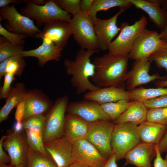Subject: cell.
<instances>
[{"instance_id":"cell-8","label":"cell","mask_w":167,"mask_h":167,"mask_svg":"<svg viewBox=\"0 0 167 167\" xmlns=\"http://www.w3.org/2000/svg\"><path fill=\"white\" fill-rule=\"evenodd\" d=\"M0 19H6L4 28L8 31L18 34H25L28 36L39 38L41 32L30 18L19 13L15 5L8 6L0 9Z\"/></svg>"},{"instance_id":"cell-4","label":"cell","mask_w":167,"mask_h":167,"mask_svg":"<svg viewBox=\"0 0 167 167\" xmlns=\"http://www.w3.org/2000/svg\"><path fill=\"white\" fill-rule=\"evenodd\" d=\"M147 18L143 15L131 25L126 22L121 24L118 36L109 45V52L115 55L128 56L136 39L146 29Z\"/></svg>"},{"instance_id":"cell-23","label":"cell","mask_w":167,"mask_h":167,"mask_svg":"<svg viewBox=\"0 0 167 167\" xmlns=\"http://www.w3.org/2000/svg\"><path fill=\"white\" fill-rule=\"evenodd\" d=\"M129 91L113 87L101 88L84 95V98L94 101L100 104L115 102L122 100H130Z\"/></svg>"},{"instance_id":"cell-27","label":"cell","mask_w":167,"mask_h":167,"mask_svg":"<svg viewBox=\"0 0 167 167\" xmlns=\"http://www.w3.org/2000/svg\"><path fill=\"white\" fill-rule=\"evenodd\" d=\"M23 57L17 55L9 58L0 63V79L6 74L20 76L26 66Z\"/></svg>"},{"instance_id":"cell-49","label":"cell","mask_w":167,"mask_h":167,"mask_svg":"<svg viewBox=\"0 0 167 167\" xmlns=\"http://www.w3.org/2000/svg\"><path fill=\"white\" fill-rule=\"evenodd\" d=\"M24 130L22 122H16L14 126V131L15 132H21Z\"/></svg>"},{"instance_id":"cell-19","label":"cell","mask_w":167,"mask_h":167,"mask_svg":"<svg viewBox=\"0 0 167 167\" xmlns=\"http://www.w3.org/2000/svg\"><path fill=\"white\" fill-rule=\"evenodd\" d=\"M153 144L140 142L126 155L124 165H132L136 167H151V161L155 157Z\"/></svg>"},{"instance_id":"cell-36","label":"cell","mask_w":167,"mask_h":167,"mask_svg":"<svg viewBox=\"0 0 167 167\" xmlns=\"http://www.w3.org/2000/svg\"><path fill=\"white\" fill-rule=\"evenodd\" d=\"M55 3L61 8L68 13L71 14L73 17L80 12V0H54Z\"/></svg>"},{"instance_id":"cell-30","label":"cell","mask_w":167,"mask_h":167,"mask_svg":"<svg viewBox=\"0 0 167 167\" xmlns=\"http://www.w3.org/2000/svg\"><path fill=\"white\" fill-rule=\"evenodd\" d=\"M25 163L27 167H57L50 156H45L29 147Z\"/></svg>"},{"instance_id":"cell-38","label":"cell","mask_w":167,"mask_h":167,"mask_svg":"<svg viewBox=\"0 0 167 167\" xmlns=\"http://www.w3.org/2000/svg\"><path fill=\"white\" fill-rule=\"evenodd\" d=\"M0 34L11 43L23 45L25 43V39L28 36L25 34H18L11 32L6 29L0 23Z\"/></svg>"},{"instance_id":"cell-16","label":"cell","mask_w":167,"mask_h":167,"mask_svg":"<svg viewBox=\"0 0 167 167\" xmlns=\"http://www.w3.org/2000/svg\"><path fill=\"white\" fill-rule=\"evenodd\" d=\"M2 145L10 157V165L16 166L25 163L28 146L24 130L7 135Z\"/></svg>"},{"instance_id":"cell-40","label":"cell","mask_w":167,"mask_h":167,"mask_svg":"<svg viewBox=\"0 0 167 167\" xmlns=\"http://www.w3.org/2000/svg\"><path fill=\"white\" fill-rule=\"evenodd\" d=\"M3 85L0 88V99H6L12 88L11 84L14 80L15 78L14 75L6 74L4 76Z\"/></svg>"},{"instance_id":"cell-53","label":"cell","mask_w":167,"mask_h":167,"mask_svg":"<svg viewBox=\"0 0 167 167\" xmlns=\"http://www.w3.org/2000/svg\"><path fill=\"white\" fill-rule=\"evenodd\" d=\"M15 166L11 165L10 164L7 165L2 163H0V167H15Z\"/></svg>"},{"instance_id":"cell-29","label":"cell","mask_w":167,"mask_h":167,"mask_svg":"<svg viewBox=\"0 0 167 167\" xmlns=\"http://www.w3.org/2000/svg\"><path fill=\"white\" fill-rule=\"evenodd\" d=\"M167 95V88H145L140 87L129 91L130 101H144L147 100Z\"/></svg>"},{"instance_id":"cell-37","label":"cell","mask_w":167,"mask_h":167,"mask_svg":"<svg viewBox=\"0 0 167 167\" xmlns=\"http://www.w3.org/2000/svg\"><path fill=\"white\" fill-rule=\"evenodd\" d=\"M148 59L151 62H154L158 67L165 69L167 78V49L162 48L159 49L151 54Z\"/></svg>"},{"instance_id":"cell-9","label":"cell","mask_w":167,"mask_h":167,"mask_svg":"<svg viewBox=\"0 0 167 167\" xmlns=\"http://www.w3.org/2000/svg\"><path fill=\"white\" fill-rule=\"evenodd\" d=\"M114 126L113 122L106 120L89 123L88 131L85 139L107 160L113 153L111 139Z\"/></svg>"},{"instance_id":"cell-1","label":"cell","mask_w":167,"mask_h":167,"mask_svg":"<svg viewBox=\"0 0 167 167\" xmlns=\"http://www.w3.org/2000/svg\"><path fill=\"white\" fill-rule=\"evenodd\" d=\"M129 59L128 56L109 52L95 58L92 63L95 71L92 78L94 84L100 88L113 87L125 89Z\"/></svg>"},{"instance_id":"cell-10","label":"cell","mask_w":167,"mask_h":167,"mask_svg":"<svg viewBox=\"0 0 167 167\" xmlns=\"http://www.w3.org/2000/svg\"><path fill=\"white\" fill-rule=\"evenodd\" d=\"M165 42L157 32L146 29L135 40L128 57L135 61L148 58Z\"/></svg>"},{"instance_id":"cell-34","label":"cell","mask_w":167,"mask_h":167,"mask_svg":"<svg viewBox=\"0 0 167 167\" xmlns=\"http://www.w3.org/2000/svg\"><path fill=\"white\" fill-rule=\"evenodd\" d=\"M24 131L28 147L45 156H50L45 148L42 137L31 131Z\"/></svg>"},{"instance_id":"cell-39","label":"cell","mask_w":167,"mask_h":167,"mask_svg":"<svg viewBox=\"0 0 167 167\" xmlns=\"http://www.w3.org/2000/svg\"><path fill=\"white\" fill-rule=\"evenodd\" d=\"M149 109L167 107V95L149 99L143 101Z\"/></svg>"},{"instance_id":"cell-45","label":"cell","mask_w":167,"mask_h":167,"mask_svg":"<svg viewBox=\"0 0 167 167\" xmlns=\"http://www.w3.org/2000/svg\"><path fill=\"white\" fill-rule=\"evenodd\" d=\"M94 0H81L80 3V12L89 13L92 5Z\"/></svg>"},{"instance_id":"cell-5","label":"cell","mask_w":167,"mask_h":167,"mask_svg":"<svg viewBox=\"0 0 167 167\" xmlns=\"http://www.w3.org/2000/svg\"><path fill=\"white\" fill-rule=\"evenodd\" d=\"M137 126L130 122L115 124L111 145L117 161L124 158L126 154L141 142Z\"/></svg>"},{"instance_id":"cell-47","label":"cell","mask_w":167,"mask_h":167,"mask_svg":"<svg viewBox=\"0 0 167 167\" xmlns=\"http://www.w3.org/2000/svg\"><path fill=\"white\" fill-rule=\"evenodd\" d=\"M115 156L113 153L102 167H118Z\"/></svg>"},{"instance_id":"cell-7","label":"cell","mask_w":167,"mask_h":167,"mask_svg":"<svg viewBox=\"0 0 167 167\" xmlns=\"http://www.w3.org/2000/svg\"><path fill=\"white\" fill-rule=\"evenodd\" d=\"M69 22L74 39L81 49H99L93 24L89 13L80 12Z\"/></svg>"},{"instance_id":"cell-35","label":"cell","mask_w":167,"mask_h":167,"mask_svg":"<svg viewBox=\"0 0 167 167\" xmlns=\"http://www.w3.org/2000/svg\"><path fill=\"white\" fill-rule=\"evenodd\" d=\"M147 120L167 125V107L148 109Z\"/></svg>"},{"instance_id":"cell-20","label":"cell","mask_w":167,"mask_h":167,"mask_svg":"<svg viewBox=\"0 0 167 167\" xmlns=\"http://www.w3.org/2000/svg\"><path fill=\"white\" fill-rule=\"evenodd\" d=\"M148 15L150 20L161 30L167 26V11L161 7V0H128Z\"/></svg>"},{"instance_id":"cell-41","label":"cell","mask_w":167,"mask_h":167,"mask_svg":"<svg viewBox=\"0 0 167 167\" xmlns=\"http://www.w3.org/2000/svg\"><path fill=\"white\" fill-rule=\"evenodd\" d=\"M156 155L153 162L154 167H167V153L165 159L161 156L157 144L155 145Z\"/></svg>"},{"instance_id":"cell-28","label":"cell","mask_w":167,"mask_h":167,"mask_svg":"<svg viewBox=\"0 0 167 167\" xmlns=\"http://www.w3.org/2000/svg\"><path fill=\"white\" fill-rule=\"evenodd\" d=\"M132 6L128 0H94L89 15L92 19L96 17L97 12L101 11H106L115 7L126 10Z\"/></svg>"},{"instance_id":"cell-42","label":"cell","mask_w":167,"mask_h":167,"mask_svg":"<svg viewBox=\"0 0 167 167\" xmlns=\"http://www.w3.org/2000/svg\"><path fill=\"white\" fill-rule=\"evenodd\" d=\"M16 107L15 119L16 122H22L24 120L25 111V103L23 98Z\"/></svg>"},{"instance_id":"cell-11","label":"cell","mask_w":167,"mask_h":167,"mask_svg":"<svg viewBox=\"0 0 167 167\" xmlns=\"http://www.w3.org/2000/svg\"><path fill=\"white\" fill-rule=\"evenodd\" d=\"M71 160L72 163H79L91 167H102L108 160L92 143L84 139L73 143Z\"/></svg>"},{"instance_id":"cell-25","label":"cell","mask_w":167,"mask_h":167,"mask_svg":"<svg viewBox=\"0 0 167 167\" xmlns=\"http://www.w3.org/2000/svg\"><path fill=\"white\" fill-rule=\"evenodd\" d=\"M148 109L143 102L133 101L125 111L113 122L114 124L130 122L138 126L147 120Z\"/></svg>"},{"instance_id":"cell-31","label":"cell","mask_w":167,"mask_h":167,"mask_svg":"<svg viewBox=\"0 0 167 167\" xmlns=\"http://www.w3.org/2000/svg\"><path fill=\"white\" fill-rule=\"evenodd\" d=\"M132 102V101L130 100H122L100 104L111 121L113 122L125 111Z\"/></svg>"},{"instance_id":"cell-14","label":"cell","mask_w":167,"mask_h":167,"mask_svg":"<svg viewBox=\"0 0 167 167\" xmlns=\"http://www.w3.org/2000/svg\"><path fill=\"white\" fill-rule=\"evenodd\" d=\"M66 112L79 116L88 123L101 120L111 121L100 104L90 100L84 99L69 103Z\"/></svg>"},{"instance_id":"cell-13","label":"cell","mask_w":167,"mask_h":167,"mask_svg":"<svg viewBox=\"0 0 167 167\" xmlns=\"http://www.w3.org/2000/svg\"><path fill=\"white\" fill-rule=\"evenodd\" d=\"M151 62L148 58L135 61L130 70L128 71L126 88L130 91L139 86L158 80L167 79L158 73L149 74Z\"/></svg>"},{"instance_id":"cell-33","label":"cell","mask_w":167,"mask_h":167,"mask_svg":"<svg viewBox=\"0 0 167 167\" xmlns=\"http://www.w3.org/2000/svg\"><path fill=\"white\" fill-rule=\"evenodd\" d=\"M45 120L44 114L31 116L22 121L24 129L36 133L43 138Z\"/></svg>"},{"instance_id":"cell-12","label":"cell","mask_w":167,"mask_h":167,"mask_svg":"<svg viewBox=\"0 0 167 167\" xmlns=\"http://www.w3.org/2000/svg\"><path fill=\"white\" fill-rule=\"evenodd\" d=\"M125 10L121 9L111 18L101 19L96 16L91 19L92 21L96 36L98 49L104 51L108 49L113 39L120 31L117 25L119 15Z\"/></svg>"},{"instance_id":"cell-21","label":"cell","mask_w":167,"mask_h":167,"mask_svg":"<svg viewBox=\"0 0 167 167\" xmlns=\"http://www.w3.org/2000/svg\"><path fill=\"white\" fill-rule=\"evenodd\" d=\"M89 130V123L79 116L67 113L66 115L64 136L71 143L85 139Z\"/></svg>"},{"instance_id":"cell-15","label":"cell","mask_w":167,"mask_h":167,"mask_svg":"<svg viewBox=\"0 0 167 167\" xmlns=\"http://www.w3.org/2000/svg\"><path fill=\"white\" fill-rule=\"evenodd\" d=\"M72 32L69 22L57 20L45 24L38 38L52 42L62 50L66 46Z\"/></svg>"},{"instance_id":"cell-32","label":"cell","mask_w":167,"mask_h":167,"mask_svg":"<svg viewBox=\"0 0 167 167\" xmlns=\"http://www.w3.org/2000/svg\"><path fill=\"white\" fill-rule=\"evenodd\" d=\"M23 51V45L13 44L3 36H0V62L11 57L20 55Z\"/></svg>"},{"instance_id":"cell-44","label":"cell","mask_w":167,"mask_h":167,"mask_svg":"<svg viewBox=\"0 0 167 167\" xmlns=\"http://www.w3.org/2000/svg\"><path fill=\"white\" fill-rule=\"evenodd\" d=\"M157 146L161 154L167 153V125L165 131Z\"/></svg>"},{"instance_id":"cell-6","label":"cell","mask_w":167,"mask_h":167,"mask_svg":"<svg viewBox=\"0 0 167 167\" xmlns=\"http://www.w3.org/2000/svg\"><path fill=\"white\" fill-rule=\"evenodd\" d=\"M68 102L66 95L58 98L47 112L43 134L44 143L64 136L65 113Z\"/></svg>"},{"instance_id":"cell-26","label":"cell","mask_w":167,"mask_h":167,"mask_svg":"<svg viewBox=\"0 0 167 167\" xmlns=\"http://www.w3.org/2000/svg\"><path fill=\"white\" fill-rule=\"evenodd\" d=\"M25 84L17 83L12 88L5 103L0 110V122L6 120L12 109L22 100L25 91Z\"/></svg>"},{"instance_id":"cell-2","label":"cell","mask_w":167,"mask_h":167,"mask_svg":"<svg viewBox=\"0 0 167 167\" xmlns=\"http://www.w3.org/2000/svg\"><path fill=\"white\" fill-rule=\"evenodd\" d=\"M99 49L94 50L80 49L76 52L74 60L65 59L63 62L67 73L71 76V82L75 88L76 94L79 95L87 91H96L100 88L89 80L94 75L95 67L90 58Z\"/></svg>"},{"instance_id":"cell-18","label":"cell","mask_w":167,"mask_h":167,"mask_svg":"<svg viewBox=\"0 0 167 167\" xmlns=\"http://www.w3.org/2000/svg\"><path fill=\"white\" fill-rule=\"evenodd\" d=\"M23 99L25 103L24 120L32 116L44 114L53 105L46 95L37 89L25 90Z\"/></svg>"},{"instance_id":"cell-51","label":"cell","mask_w":167,"mask_h":167,"mask_svg":"<svg viewBox=\"0 0 167 167\" xmlns=\"http://www.w3.org/2000/svg\"><path fill=\"white\" fill-rule=\"evenodd\" d=\"M68 167H91L84 164L79 163H73L71 164Z\"/></svg>"},{"instance_id":"cell-22","label":"cell","mask_w":167,"mask_h":167,"mask_svg":"<svg viewBox=\"0 0 167 167\" xmlns=\"http://www.w3.org/2000/svg\"><path fill=\"white\" fill-rule=\"evenodd\" d=\"M42 43L38 48L23 51L20 55L23 57H32L37 58L38 65L42 66L51 60L58 61L62 56V50L55 45L53 42L43 39Z\"/></svg>"},{"instance_id":"cell-48","label":"cell","mask_w":167,"mask_h":167,"mask_svg":"<svg viewBox=\"0 0 167 167\" xmlns=\"http://www.w3.org/2000/svg\"><path fill=\"white\" fill-rule=\"evenodd\" d=\"M159 36L161 40L167 42V26L161 30Z\"/></svg>"},{"instance_id":"cell-43","label":"cell","mask_w":167,"mask_h":167,"mask_svg":"<svg viewBox=\"0 0 167 167\" xmlns=\"http://www.w3.org/2000/svg\"><path fill=\"white\" fill-rule=\"evenodd\" d=\"M7 135H2L0 139V163L6 164L10 163L11 160L9 155L4 151L3 143Z\"/></svg>"},{"instance_id":"cell-50","label":"cell","mask_w":167,"mask_h":167,"mask_svg":"<svg viewBox=\"0 0 167 167\" xmlns=\"http://www.w3.org/2000/svg\"><path fill=\"white\" fill-rule=\"evenodd\" d=\"M155 84L157 88H166L167 87V79L156 80L155 81Z\"/></svg>"},{"instance_id":"cell-55","label":"cell","mask_w":167,"mask_h":167,"mask_svg":"<svg viewBox=\"0 0 167 167\" xmlns=\"http://www.w3.org/2000/svg\"><path fill=\"white\" fill-rule=\"evenodd\" d=\"M163 48L167 49V42H165L164 43Z\"/></svg>"},{"instance_id":"cell-3","label":"cell","mask_w":167,"mask_h":167,"mask_svg":"<svg viewBox=\"0 0 167 167\" xmlns=\"http://www.w3.org/2000/svg\"><path fill=\"white\" fill-rule=\"evenodd\" d=\"M25 3L20 9L21 13L36 20L38 27L57 20L69 22L72 18L71 14L61 8L54 0H47L43 5L34 4L29 0H27Z\"/></svg>"},{"instance_id":"cell-17","label":"cell","mask_w":167,"mask_h":167,"mask_svg":"<svg viewBox=\"0 0 167 167\" xmlns=\"http://www.w3.org/2000/svg\"><path fill=\"white\" fill-rule=\"evenodd\" d=\"M44 145L57 167H68L72 163L73 143L65 136L44 142Z\"/></svg>"},{"instance_id":"cell-24","label":"cell","mask_w":167,"mask_h":167,"mask_svg":"<svg viewBox=\"0 0 167 167\" xmlns=\"http://www.w3.org/2000/svg\"><path fill=\"white\" fill-rule=\"evenodd\" d=\"M167 127L163 125L146 120L137 126V132L141 142L154 145L157 144Z\"/></svg>"},{"instance_id":"cell-52","label":"cell","mask_w":167,"mask_h":167,"mask_svg":"<svg viewBox=\"0 0 167 167\" xmlns=\"http://www.w3.org/2000/svg\"><path fill=\"white\" fill-rule=\"evenodd\" d=\"M162 8L167 11V0H161Z\"/></svg>"},{"instance_id":"cell-46","label":"cell","mask_w":167,"mask_h":167,"mask_svg":"<svg viewBox=\"0 0 167 167\" xmlns=\"http://www.w3.org/2000/svg\"><path fill=\"white\" fill-rule=\"evenodd\" d=\"M27 0H0V7L3 8L9 6L11 3L20 4L21 3H25Z\"/></svg>"},{"instance_id":"cell-54","label":"cell","mask_w":167,"mask_h":167,"mask_svg":"<svg viewBox=\"0 0 167 167\" xmlns=\"http://www.w3.org/2000/svg\"><path fill=\"white\" fill-rule=\"evenodd\" d=\"M15 167H27V166L26 163H25L16 166Z\"/></svg>"}]
</instances>
